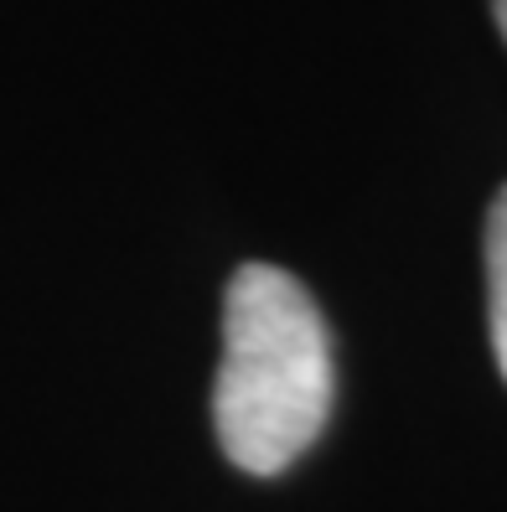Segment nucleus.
Instances as JSON below:
<instances>
[{
  "label": "nucleus",
  "instance_id": "1",
  "mask_svg": "<svg viewBox=\"0 0 507 512\" xmlns=\"http://www.w3.org/2000/svg\"><path fill=\"white\" fill-rule=\"evenodd\" d=\"M337 368L311 290L275 264H244L223 300V363L213 425L223 456L249 476H280L332 419Z\"/></svg>",
  "mask_w": 507,
  "mask_h": 512
},
{
  "label": "nucleus",
  "instance_id": "2",
  "mask_svg": "<svg viewBox=\"0 0 507 512\" xmlns=\"http://www.w3.org/2000/svg\"><path fill=\"white\" fill-rule=\"evenodd\" d=\"M487 321H492V352L507 378V187L497 192L487 213Z\"/></svg>",
  "mask_w": 507,
  "mask_h": 512
},
{
  "label": "nucleus",
  "instance_id": "3",
  "mask_svg": "<svg viewBox=\"0 0 507 512\" xmlns=\"http://www.w3.org/2000/svg\"><path fill=\"white\" fill-rule=\"evenodd\" d=\"M492 16H497V26H502V42H507V0H492Z\"/></svg>",
  "mask_w": 507,
  "mask_h": 512
}]
</instances>
